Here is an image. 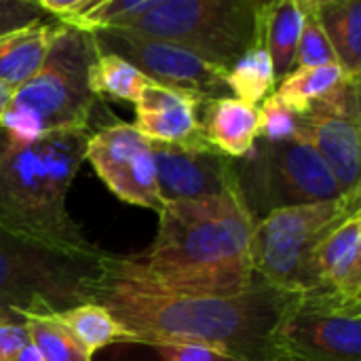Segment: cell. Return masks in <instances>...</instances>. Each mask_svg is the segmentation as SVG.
Returning <instances> with one entry per match:
<instances>
[{"mask_svg": "<svg viewBox=\"0 0 361 361\" xmlns=\"http://www.w3.org/2000/svg\"><path fill=\"white\" fill-rule=\"evenodd\" d=\"M317 19L349 80H361V0H313Z\"/></svg>", "mask_w": 361, "mask_h": 361, "instance_id": "obj_19", "label": "cell"}, {"mask_svg": "<svg viewBox=\"0 0 361 361\" xmlns=\"http://www.w3.org/2000/svg\"><path fill=\"white\" fill-rule=\"evenodd\" d=\"M224 78H226L228 91H233L237 99L256 108L277 87L273 61L262 47H254L243 57H239L235 66L226 70Z\"/></svg>", "mask_w": 361, "mask_h": 361, "instance_id": "obj_23", "label": "cell"}, {"mask_svg": "<svg viewBox=\"0 0 361 361\" xmlns=\"http://www.w3.org/2000/svg\"><path fill=\"white\" fill-rule=\"evenodd\" d=\"M152 157L163 205L220 197L237 186L233 159L214 148H184L152 142Z\"/></svg>", "mask_w": 361, "mask_h": 361, "instance_id": "obj_13", "label": "cell"}, {"mask_svg": "<svg viewBox=\"0 0 361 361\" xmlns=\"http://www.w3.org/2000/svg\"><path fill=\"white\" fill-rule=\"evenodd\" d=\"M30 343L44 361H91L78 341L51 315H23Z\"/></svg>", "mask_w": 361, "mask_h": 361, "instance_id": "obj_24", "label": "cell"}, {"mask_svg": "<svg viewBox=\"0 0 361 361\" xmlns=\"http://www.w3.org/2000/svg\"><path fill=\"white\" fill-rule=\"evenodd\" d=\"M157 349L165 361H245L231 353L199 345H159Z\"/></svg>", "mask_w": 361, "mask_h": 361, "instance_id": "obj_28", "label": "cell"}, {"mask_svg": "<svg viewBox=\"0 0 361 361\" xmlns=\"http://www.w3.org/2000/svg\"><path fill=\"white\" fill-rule=\"evenodd\" d=\"M85 161L123 203L161 212L152 142L129 123H114L89 135Z\"/></svg>", "mask_w": 361, "mask_h": 361, "instance_id": "obj_12", "label": "cell"}, {"mask_svg": "<svg viewBox=\"0 0 361 361\" xmlns=\"http://www.w3.org/2000/svg\"><path fill=\"white\" fill-rule=\"evenodd\" d=\"M93 42L99 53H114L131 61L157 85L192 91L205 99L228 95L226 72L178 44L112 27L93 32Z\"/></svg>", "mask_w": 361, "mask_h": 361, "instance_id": "obj_10", "label": "cell"}, {"mask_svg": "<svg viewBox=\"0 0 361 361\" xmlns=\"http://www.w3.org/2000/svg\"><path fill=\"white\" fill-rule=\"evenodd\" d=\"M361 80H345L305 114L300 140L313 146L343 195L361 192Z\"/></svg>", "mask_w": 361, "mask_h": 361, "instance_id": "obj_11", "label": "cell"}, {"mask_svg": "<svg viewBox=\"0 0 361 361\" xmlns=\"http://www.w3.org/2000/svg\"><path fill=\"white\" fill-rule=\"evenodd\" d=\"M44 17L36 0H0V36L38 25Z\"/></svg>", "mask_w": 361, "mask_h": 361, "instance_id": "obj_27", "label": "cell"}, {"mask_svg": "<svg viewBox=\"0 0 361 361\" xmlns=\"http://www.w3.org/2000/svg\"><path fill=\"white\" fill-rule=\"evenodd\" d=\"M89 135V129H61L32 144H15L0 129L2 231L59 250H97L66 207Z\"/></svg>", "mask_w": 361, "mask_h": 361, "instance_id": "obj_3", "label": "cell"}, {"mask_svg": "<svg viewBox=\"0 0 361 361\" xmlns=\"http://www.w3.org/2000/svg\"><path fill=\"white\" fill-rule=\"evenodd\" d=\"M61 23L49 21L0 36V82L17 91L42 66Z\"/></svg>", "mask_w": 361, "mask_h": 361, "instance_id": "obj_18", "label": "cell"}, {"mask_svg": "<svg viewBox=\"0 0 361 361\" xmlns=\"http://www.w3.org/2000/svg\"><path fill=\"white\" fill-rule=\"evenodd\" d=\"M302 11V30L296 49V68H319V66H334L338 63L330 40L324 34V27L315 13L313 0H298Z\"/></svg>", "mask_w": 361, "mask_h": 361, "instance_id": "obj_25", "label": "cell"}, {"mask_svg": "<svg viewBox=\"0 0 361 361\" xmlns=\"http://www.w3.org/2000/svg\"><path fill=\"white\" fill-rule=\"evenodd\" d=\"M27 345L30 336L23 319L0 322V361H17Z\"/></svg>", "mask_w": 361, "mask_h": 361, "instance_id": "obj_29", "label": "cell"}, {"mask_svg": "<svg viewBox=\"0 0 361 361\" xmlns=\"http://www.w3.org/2000/svg\"><path fill=\"white\" fill-rule=\"evenodd\" d=\"M349 80L338 63L319 68H294L275 87V95L298 114H305L317 99L328 95L341 82Z\"/></svg>", "mask_w": 361, "mask_h": 361, "instance_id": "obj_22", "label": "cell"}, {"mask_svg": "<svg viewBox=\"0 0 361 361\" xmlns=\"http://www.w3.org/2000/svg\"><path fill=\"white\" fill-rule=\"evenodd\" d=\"M51 317L59 322L91 357L108 345L133 343V336L114 319V315L106 307L97 302L78 305Z\"/></svg>", "mask_w": 361, "mask_h": 361, "instance_id": "obj_20", "label": "cell"}, {"mask_svg": "<svg viewBox=\"0 0 361 361\" xmlns=\"http://www.w3.org/2000/svg\"><path fill=\"white\" fill-rule=\"evenodd\" d=\"M254 226L237 186L212 199L165 203L152 245L129 258L110 256V267L165 292L235 296L258 281Z\"/></svg>", "mask_w": 361, "mask_h": 361, "instance_id": "obj_2", "label": "cell"}, {"mask_svg": "<svg viewBox=\"0 0 361 361\" xmlns=\"http://www.w3.org/2000/svg\"><path fill=\"white\" fill-rule=\"evenodd\" d=\"M108 258L102 250H59L0 228V309L23 317L95 302Z\"/></svg>", "mask_w": 361, "mask_h": 361, "instance_id": "obj_4", "label": "cell"}, {"mask_svg": "<svg viewBox=\"0 0 361 361\" xmlns=\"http://www.w3.org/2000/svg\"><path fill=\"white\" fill-rule=\"evenodd\" d=\"M13 89H8L6 85H2L0 82V121L4 118V114H6V110H8V106H11V102H13Z\"/></svg>", "mask_w": 361, "mask_h": 361, "instance_id": "obj_30", "label": "cell"}, {"mask_svg": "<svg viewBox=\"0 0 361 361\" xmlns=\"http://www.w3.org/2000/svg\"><path fill=\"white\" fill-rule=\"evenodd\" d=\"M300 30H302V11L298 0L260 2L258 42L273 61V72L277 82L294 70Z\"/></svg>", "mask_w": 361, "mask_h": 361, "instance_id": "obj_17", "label": "cell"}, {"mask_svg": "<svg viewBox=\"0 0 361 361\" xmlns=\"http://www.w3.org/2000/svg\"><path fill=\"white\" fill-rule=\"evenodd\" d=\"M260 0H159L121 27L178 44L222 68L235 66L258 42Z\"/></svg>", "mask_w": 361, "mask_h": 361, "instance_id": "obj_5", "label": "cell"}, {"mask_svg": "<svg viewBox=\"0 0 361 361\" xmlns=\"http://www.w3.org/2000/svg\"><path fill=\"white\" fill-rule=\"evenodd\" d=\"M269 361H361V305L298 292L271 332Z\"/></svg>", "mask_w": 361, "mask_h": 361, "instance_id": "obj_9", "label": "cell"}, {"mask_svg": "<svg viewBox=\"0 0 361 361\" xmlns=\"http://www.w3.org/2000/svg\"><path fill=\"white\" fill-rule=\"evenodd\" d=\"M313 290L361 305V212L334 226L311 256Z\"/></svg>", "mask_w": 361, "mask_h": 361, "instance_id": "obj_15", "label": "cell"}, {"mask_svg": "<svg viewBox=\"0 0 361 361\" xmlns=\"http://www.w3.org/2000/svg\"><path fill=\"white\" fill-rule=\"evenodd\" d=\"M95 55L91 32L61 23L38 72L13 93L11 108L27 114L44 133L89 129L97 102L89 89V68Z\"/></svg>", "mask_w": 361, "mask_h": 361, "instance_id": "obj_8", "label": "cell"}, {"mask_svg": "<svg viewBox=\"0 0 361 361\" xmlns=\"http://www.w3.org/2000/svg\"><path fill=\"white\" fill-rule=\"evenodd\" d=\"M258 140L267 144H281L300 137L302 114L281 102L275 91L258 108Z\"/></svg>", "mask_w": 361, "mask_h": 361, "instance_id": "obj_26", "label": "cell"}, {"mask_svg": "<svg viewBox=\"0 0 361 361\" xmlns=\"http://www.w3.org/2000/svg\"><path fill=\"white\" fill-rule=\"evenodd\" d=\"M199 121L205 142L228 159H243L258 140V108L233 95L207 99Z\"/></svg>", "mask_w": 361, "mask_h": 361, "instance_id": "obj_16", "label": "cell"}, {"mask_svg": "<svg viewBox=\"0 0 361 361\" xmlns=\"http://www.w3.org/2000/svg\"><path fill=\"white\" fill-rule=\"evenodd\" d=\"M207 99L192 91L163 87L150 80L135 104L133 127L154 144L212 148L201 131L199 112Z\"/></svg>", "mask_w": 361, "mask_h": 361, "instance_id": "obj_14", "label": "cell"}, {"mask_svg": "<svg viewBox=\"0 0 361 361\" xmlns=\"http://www.w3.org/2000/svg\"><path fill=\"white\" fill-rule=\"evenodd\" d=\"M17 361H44V357L36 351V347L30 343L23 351H21V355H19V360Z\"/></svg>", "mask_w": 361, "mask_h": 361, "instance_id": "obj_31", "label": "cell"}, {"mask_svg": "<svg viewBox=\"0 0 361 361\" xmlns=\"http://www.w3.org/2000/svg\"><path fill=\"white\" fill-rule=\"evenodd\" d=\"M357 212H361V192L271 212L254 226L252 260L256 277L283 292H313L311 256L317 243Z\"/></svg>", "mask_w": 361, "mask_h": 361, "instance_id": "obj_6", "label": "cell"}, {"mask_svg": "<svg viewBox=\"0 0 361 361\" xmlns=\"http://www.w3.org/2000/svg\"><path fill=\"white\" fill-rule=\"evenodd\" d=\"M296 294L260 279L235 296L176 294L118 275L108 258L95 302L114 315L133 343L199 345L245 361H269L271 332Z\"/></svg>", "mask_w": 361, "mask_h": 361, "instance_id": "obj_1", "label": "cell"}, {"mask_svg": "<svg viewBox=\"0 0 361 361\" xmlns=\"http://www.w3.org/2000/svg\"><path fill=\"white\" fill-rule=\"evenodd\" d=\"M6 319H21V317L11 313V311H6V309H0V322H6Z\"/></svg>", "mask_w": 361, "mask_h": 361, "instance_id": "obj_32", "label": "cell"}, {"mask_svg": "<svg viewBox=\"0 0 361 361\" xmlns=\"http://www.w3.org/2000/svg\"><path fill=\"white\" fill-rule=\"evenodd\" d=\"M148 85L150 80L131 61L114 53L97 51L89 68V89L95 97L108 95L112 99L131 102L135 106Z\"/></svg>", "mask_w": 361, "mask_h": 361, "instance_id": "obj_21", "label": "cell"}, {"mask_svg": "<svg viewBox=\"0 0 361 361\" xmlns=\"http://www.w3.org/2000/svg\"><path fill=\"white\" fill-rule=\"evenodd\" d=\"M233 173L241 201L256 222L283 207L343 197L328 165L300 137L281 144L256 140L243 159H233Z\"/></svg>", "mask_w": 361, "mask_h": 361, "instance_id": "obj_7", "label": "cell"}]
</instances>
